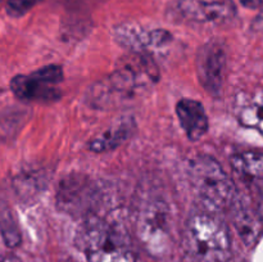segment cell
Returning a JSON list of instances; mask_svg holds the SVG:
<instances>
[{
  "instance_id": "19",
  "label": "cell",
  "mask_w": 263,
  "mask_h": 262,
  "mask_svg": "<svg viewBox=\"0 0 263 262\" xmlns=\"http://www.w3.org/2000/svg\"><path fill=\"white\" fill-rule=\"evenodd\" d=\"M258 215L263 221V186L261 189V193H259V199H258Z\"/></svg>"
},
{
  "instance_id": "15",
  "label": "cell",
  "mask_w": 263,
  "mask_h": 262,
  "mask_svg": "<svg viewBox=\"0 0 263 262\" xmlns=\"http://www.w3.org/2000/svg\"><path fill=\"white\" fill-rule=\"evenodd\" d=\"M241 125L253 127L263 135V90L257 91L239 113Z\"/></svg>"
},
{
  "instance_id": "10",
  "label": "cell",
  "mask_w": 263,
  "mask_h": 262,
  "mask_svg": "<svg viewBox=\"0 0 263 262\" xmlns=\"http://www.w3.org/2000/svg\"><path fill=\"white\" fill-rule=\"evenodd\" d=\"M57 200L59 207L69 215H82L91 210L97 200V190L84 176H68L59 186Z\"/></svg>"
},
{
  "instance_id": "12",
  "label": "cell",
  "mask_w": 263,
  "mask_h": 262,
  "mask_svg": "<svg viewBox=\"0 0 263 262\" xmlns=\"http://www.w3.org/2000/svg\"><path fill=\"white\" fill-rule=\"evenodd\" d=\"M134 125L135 122L133 117H122L90 141V151L95 153H105L118 148L133 135Z\"/></svg>"
},
{
  "instance_id": "9",
  "label": "cell",
  "mask_w": 263,
  "mask_h": 262,
  "mask_svg": "<svg viewBox=\"0 0 263 262\" xmlns=\"http://www.w3.org/2000/svg\"><path fill=\"white\" fill-rule=\"evenodd\" d=\"M176 12L186 22L217 25L230 21L236 14V8L231 0H177Z\"/></svg>"
},
{
  "instance_id": "6",
  "label": "cell",
  "mask_w": 263,
  "mask_h": 262,
  "mask_svg": "<svg viewBox=\"0 0 263 262\" xmlns=\"http://www.w3.org/2000/svg\"><path fill=\"white\" fill-rule=\"evenodd\" d=\"M158 79V67L149 54L131 53L121 58L108 85L120 94L131 95L135 90L156 84Z\"/></svg>"
},
{
  "instance_id": "7",
  "label": "cell",
  "mask_w": 263,
  "mask_h": 262,
  "mask_svg": "<svg viewBox=\"0 0 263 262\" xmlns=\"http://www.w3.org/2000/svg\"><path fill=\"white\" fill-rule=\"evenodd\" d=\"M228 67V54L225 45L218 40H211L198 50L195 68L203 89L212 97L222 91Z\"/></svg>"
},
{
  "instance_id": "16",
  "label": "cell",
  "mask_w": 263,
  "mask_h": 262,
  "mask_svg": "<svg viewBox=\"0 0 263 262\" xmlns=\"http://www.w3.org/2000/svg\"><path fill=\"white\" fill-rule=\"evenodd\" d=\"M107 0H61L62 4L73 14L82 15L90 12L94 8L99 7L100 4L105 3Z\"/></svg>"
},
{
  "instance_id": "11",
  "label": "cell",
  "mask_w": 263,
  "mask_h": 262,
  "mask_svg": "<svg viewBox=\"0 0 263 262\" xmlns=\"http://www.w3.org/2000/svg\"><path fill=\"white\" fill-rule=\"evenodd\" d=\"M176 116L187 139L198 141L207 134L210 127L207 112L203 104L194 99H181L176 104Z\"/></svg>"
},
{
  "instance_id": "5",
  "label": "cell",
  "mask_w": 263,
  "mask_h": 262,
  "mask_svg": "<svg viewBox=\"0 0 263 262\" xmlns=\"http://www.w3.org/2000/svg\"><path fill=\"white\" fill-rule=\"evenodd\" d=\"M63 81V69L57 64L41 67L27 74H17L10 80L13 95L22 102H55L61 98L58 85Z\"/></svg>"
},
{
  "instance_id": "14",
  "label": "cell",
  "mask_w": 263,
  "mask_h": 262,
  "mask_svg": "<svg viewBox=\"0 0 263 262\" xmlns=\"http://www.w3.org/2000/svg\"><path fill=\"white\" fill-rule=\"evenodd\" d=\"M231 164L239 174L252 179L263 180V153L243 152L235 154L231 159Z\"/></svg>"
},
{
  "instance_id": "1",
  "label": "cell",
  "mask_w": 263,
  "mask_h": 262,
  "mask_svg": "<svg viewBox=\"0 0 263 262\" xmlns=\"http://www.w3.org/2000/svg\"><path fill=\"white\" fill-rule=\"evenodd\" d=\"M181 244L190 262H226L231 253L228 226L208 211L189 216L182 230Z\"/></svg>"
},
{
  "instance_id": "17",
  "label": "cell",
  "mask_w": 263,
  "mask_h": 262,
  "mask_svg": "<svg viewBox=\"0 0 263 262\" xmlns=\"http://www.w3.org/2000/svg\"><path fill=\"white\" fill-rule=\"evenodd\" d=\"M41 0H8L5 5L8 15L13 18H20L25 15L30 9H32Z\"/></svg>"
},
{
  "instance_id": "8",
  "label": "cell",
  "mask_w": 263,
  "mask_h": 262,
  "mask_svg": "<svg viewBox=\"0 0 263 262\" xmlns=\"http://www.w3.org/2000/svg\"><path fill=\"white\" fill-rule=\"evenodd\" d=\"M113 38L131 53L148 54L151 50H162L172 43L171 33L162 28L148 30L135 23H122L116 26L113 30Z\"/></svg>"
},
{
  "instance_id": "20",
  "label": "cell",
  "mask_w": 263,
  "mask_h": 262,
  "mask_svg": "<svg viewBox=\"0 0 263 262\" xmlns=\"http://www.w3.org/2000/svg\"><path fill=\"white\" fill-rule=\"evenodd\" d=\"M3 2V0H0V3H2Z\"/></svg>"
},
{
  "instance_id": "13",
  "label": "cell",
  "mask_w": 263,
  "mask_h": 262,
  "mask_svg": "<svg viewBox=\"0 0 263 262\" xmlns=\"http://www.w3.org/2000/svg\"><path fill=\"white\" fill-rule=\"evenodd\" d=\"M231 207L234 208L233 218L239 235L247 246H252L254 241H257L259 235L258 220L254 217L252 211L247 205H244L240 200H234Z\"/></svg>"
},
{
  "instance_id": "4",
  "label": "cell",
  "mask_w": 263,
  "mask_h": 262,
  "mask_svg": "<svg viewBox=\"0 0 263 262\" xmlns=\"http://www.w3.org/2000/svg\"><path fill=\"white\" fill-rule=\"evenodd\" d=\"M175 213L171 203L154 195L141 203L136 216V236L144 248L156 257L166 256L172 246Z\"/></svg>"
},
{
  "instance_id": "18",
  "label": "cell",
  "mask_w": 263,
  "mask_h": 262,
  "mask_svg": "<svg viewBox=\"0 0 263 262\" xmlns=\"http://www.w3.org/2000/svg\"><path fill=\"white\" fill-rule=\"evenodd\" d=\"M240 3L246 8H251V9H254V8H258L259 5L262 4L263 0H240Z\"/></svg>"
},
{
  "instance_id": "3",
  "label": "cell",
  "mask_w": 263,
  "mask_h": 262,
  "mask_svg": "<svg viewBox=\"0 0 263 262\" xmlns=\"http://www.w3.org/2000/svg\"><path fill=\"white\" fill-rule=\"evenodd\" d=\"M190 184L198 200L208 212H221L231 207L236 190L229 175L217 159L208 154H198L187 166Z\"/></svg>"
},
{
  "instance_id": "2",
  "label": "cell",
  "mask_w": 263,
  "mask_h": 262,
  "mask_svg": "<svg viewBox=\"0 0 263 262\" xmlns=\"http://www.w3.org/2000/svg\"><path fill=\"white\" fill-rule=\"evenodd\" d=\"M79 240L87 262H138L127 231L116 221L90 217Z\"/></svg>"
}]
</instances>
